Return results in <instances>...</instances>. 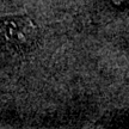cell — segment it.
Wrapping results in <instances>:
<instances>
[{
    "label": "cell",
    "instance_id": "cell-2",
    "mask_svg": "<svg viewBox=\"0 0 129 129\" xmlns=\"http://www.w3.org/2000/svg\"><path fill=\"white\" fill-rule=\"evenodd\" d=\"M127 0H112V3L115 5H122L123 3H125Z\"/></svg>",
    "mask_w": 129,
    "mask_h": 129
},
{
    "label": "cell",
    "instance_id": "cell-1",
    "mask_svg": "<svg viewBox=\"0 0 129 129\" xmlns=\"http://www.w3.org/2000/svg\"><path fill=\"white\" fill-rule=\"evenodd\" d=\"M38 28L28 14L0 17V47L16 54H25L35 47Z\"/></svg>",
    "mask_w": 129,
    "mask_h": 129
}]
</instances>
